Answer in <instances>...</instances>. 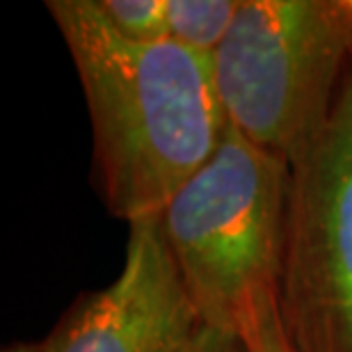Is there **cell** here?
Masks as SVG:
<instances>
[{
    "label": "cell",
    "mask_w": 352,
    "mask_h": 352,
    "mask_svg": "<svg viewBox=\"0 0 352 352\" xmlns=\"http://www.w3.org/2000/svg\"><path fill=\"white\" fill-rule=\"evenodd\" d=\"M243 0H167L174 44L213 58L234 25Z\"/></svg>",
    "instance_id": "cell-6"
},
{
    "label": "cell",
    "mask_w": 352,
    "mask_h": 352,
    "mask_svg": "<svg viewBox=\"0 0 352 352\" xmlns=\"http://www.w3.org/2000/svg\"><path fill=\"white\" fill-rule=\"evenodd\" d=\"M186 352H248V346H245L241 334H227L210 327H201L192 346Z\"/></svg>",
    "instance_id": "cell-9"
},
{
    "label": "cell",
    "mask_w": 352,
    "mask_h": 352,
    "mask_svg": "<svg viewBox=\"0 0 352 352\" xmlns=\"http://www.w3.org/2000/svg\"><path fill=\"white\" fill-rule=\"evenodd\" d=\"M210 60L231 129L295 165L352 78V0H243Z\"/></svg>",
    "instance_id": "cell-3"
},
{
    "label": "cell",
    "mask_w": 352,
    "mask_h": 352,
    "mask_svg": "<svg viewBox=\"0 0 352 352\" xmlns=\"http://www.w3.org/2000/svg\"><path fill=\"white\" fill-rule=\"evenodd\" d=\"M201 327L156 215L129 224L119 277L78 295L37 343L39 352H186Z\"/></svg>",
    "instance_id": "cell-5"
},
{
    "label": "cell",
    "mask_w": 352,
    "mask_h": 352,
    "mask_svg": "<svg viewBox=\"0 0 352 352\" xmlns=\"http://www.w3.org/2000/svg\"><path fill=\"white\" fill-rule=\"evenodd\" d=\"M98 7L119 37L135 44L170 39L167 0H98Z\"/></svg>",
    "instance_id": "cell-7"
},
{
    "label": "cell",
    "mask_w": 352,
    "mask_h": 352,
    "mask_svg": "<svg viewBox=\"0 0 352 352\" xmlns=\"http://www.w3.org/2000/svg\"><path fill=\"white\" fill-rule=\"evenodd\" d=\"M277 311L295 352H352V78L322 140L291 165Z\"/></svg>",
    "instance_id": "cell-4"
},
{
    "label": "cell",
    "mask_w": 352,
    "mask_h": 352,
    "mask_svg": "<svg viewBox=\"0 0 352 352\" xmlns=\"http://www.w3.org/2000/svg\"><path fill=\"white\" fill-rule=\"evenodd\" d=\"M241 336L248 352H295L281 329L277 295H265L252 307Z\"/></svg>",
    "instance_id": "cell-8"
},
{
    "label": "cell",
    "mask_w": 352,
    "mask_h": 352,
    "mask_svg": "<svg viewBox=\"0 0 352 352\" xmlns=\"http://www.w3.org/2000/svg\"><path fill=\"white\" fill-rule=\"evenodd\" d=\"M78 74L98 197L129 224L156 217L208 163L227 131L213 60L174 44H135L98 0H46Z\"/></svg>",
    "instance_id": "cell-1"
},
{
    "label": "cell",
    "mask_w": 352,
    "mask_h": 352,
    "mask_svg": "<svg viewBox=\"0 0 352 352\" xmlns=\"http://www.w3.org/2000/svg\"><path fill=\"white\" fill-rule=\"evenodd\" d=\"M288 204L291 165L227 126L208 163L160 213L204 327L241 334L252 307L277 295Z\"/></svg>",
    "instance_id": "cell-2"
},
{
    "label": "cell",
    "mask_w": 352,
    "mask_h": 352,
    "mask_svg": "<svg viewBox=\"0 0 352 352\" xmlns=\"http://www.w3.org/2000/svg\"><path fill=\"white\" fill-rule=\"evenodd\" d=\"M3 352H39V343L32 341H12L3 348Z\"/></svg>",
    "instance_id": "cell-10"
}]
</instances>
